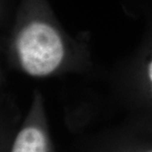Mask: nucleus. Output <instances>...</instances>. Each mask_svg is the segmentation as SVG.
Wrapping results in <instances>:
<instances>
[{
  "instance_id": "f257e3e1",
  "label": "nucleus",
  "mask_w": 152,
  "mask_h": 152,
  "mask_svg": "<svg viewBox=\"0 0 152 152\" xmlns=\"http://www.w3.org/2000/svg\"><path fill=\"white\" fill-rule=\"evenodd\" d=\"M8 64L37 77L91 64L89 37H72L47 0H21L5 44Z\"/></svg>"
},
{
  "instance_id": "f03ea898",
  "label": "nucleus",
  "mask_w": 152,
  "mask_h": 152,
  "mask_svg": "<svg viewBox=\"0 0 152 152\" xmlns=\"http://www.w3.org/2000/svg\"><path fill=\"white\" fill-rule=\"evenodd\" d=\"M12 152H46V137L36 126L26 127L18 134Z\"/></svg>"
},
{
  "instance_id": "7ed1b4c3",
  "label": "nucleus",
  "mask_w": 152,
  "mask_h": 152,
  "mask_svg": "<svg viewBox=\"0 0 152 152\" xmlns=\"http://www.w3.org/2000/svg\"><path fill=\"white\" fill-rule=\"evenodd\" d=\"M142 64L144 65V70L147 80H149L151 85L150 88L152 92V45L149 47V49L147 50V52H145L143 59H142Z\"/></svg>"
},
{
  "instance_id": "20e7f679",
  "label": "nucleus",
  "mask_w": 152,
  "mask_h": 152,
  "mask_svg": "<svg viewBox=\"0 0 152 152\" xmlns=\"http://www.w3.org/2000/svg\"><path fill=\"white\" fill-rule=\"evenodd\" d=\"M150 152H152V151H150Z\"/></svg>"
}]
</instances>
